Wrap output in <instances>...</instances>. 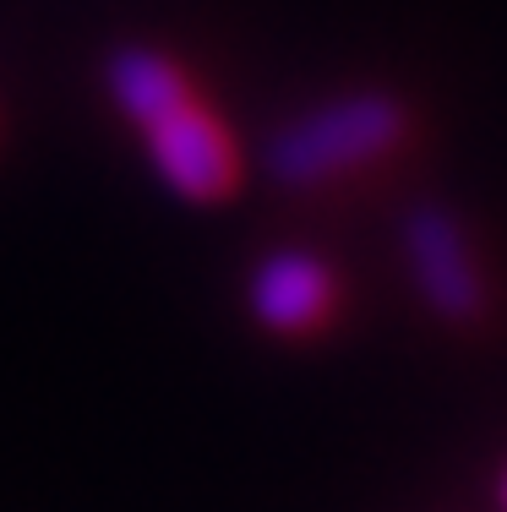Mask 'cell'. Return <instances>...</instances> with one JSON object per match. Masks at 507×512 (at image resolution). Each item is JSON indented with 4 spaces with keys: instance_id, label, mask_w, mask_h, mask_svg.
<instances>
[{
    "instance_id": "1",
    "label": "cell",
    "mask_w": 507,
    "mask_h": 512,
    "mask_svg": "<svg viewBox=\"0 0 507 512\" xmlns=\"http://www.w3.org/2000/svg\"><path fill=\"white\" fill-rule=\"evenodd\" d=\"M398 137H404V109L388 93H344L289 120L268 148V169L284 186H322L344 169L377 164L398 148Z\"/></svg>"
},
{
    "instance_id": "2",
    "label": "cell",
    "mask_w": 507,
    "mask_h": 512,
    "mask_svg": "<svg viewBox=\"0 0 507 512\" xmlns=\"http://www.w3.org/2000/svg\"><path fill=\"white\" fill-rule=\"evenodd\" d=\"M404 251H409V273H415L431 311L448 316V322L480 316L486 278H480V262H475V246H469L464 224L448 207H415L404 224Z\"/></svg>"
},
{
    "instance_id": "3",
    "label": "cell",
    "mask_w": 507,
    "mask_h": 512,
    "mask_svg": "<svg viewBox=\"0 0 507 512\" xmlns=\"http://www.w3.org/2000/svg\"><path fill=\"white\" fill-rule=\"evenodd\" d=\"M142 137H148V148H153L159 175L180 191V197L213 202V197H224V191L235 186V175H240L235 169V142L224 137V126L197 99L175 104L169 115L153 120V126H142Z\"/></svg>"
},
{
    "instance_id": "4",
    "label": "cell",
    "mask_w": 507,
    "mask_h": 512,
    "mask_svg": "<svg viewBox=\"0 0 507 512\" xmlns=\"http://www.w3.org/2000/svg\"><path fill=\"white\" fill-rule=\"evenodd\" d=\"M333 306V273L306 251H273L251 273V311L273 333H306Z\"/></svg>"
},
{
    "instance_id": "5",
    "label": "cell",
    "mask_w": 507,
    "mask_h": 512,
    "mask_svg": "<svg viewBox=\"0 0 507 512\" xmlns=\"http://www.w3.org/2000/svg\"><path fill=\"white\" fill-rule=\"evenodd\" d=\"M110 93L137 126H153L159 115H169L175 104H186V77L175 60H164L159 50H120L110 60Z\"/></svg>"
},
{
    "instance_id": "6",
    "label": "cell",
    "mask_w": 507,
    "mask_h": 512,
    "mask_svg": "<svg viewBox=\"0 0 507 512\" xmlns=\"http://www.w3.org/2000/svg\"><path fill=\"white\" fill-rule=\"evenodd\" d=\"M502 507H507V480H502Z\"/></svg>"
}]
</instances>
